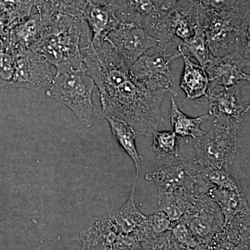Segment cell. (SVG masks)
Instances as JSON below:
<instances>
[{"mask_svg": "<svg viewBox=\"0 0 250 250\" xmlns=\"http://www.w3.org/2000/svg\"><path fill=\"white\" fill-rule=\"evenodd\" d=\"M131 66L108 43L88 49L83 57V69L98 88L100 116L125 122L137 136L152 137L164 122L161 108L167 93L140 88L130 76Z\"/></svg>", "mask_w": 250, "mask_h": 250, "instance_id": "1", "label": "cell"}, {"mask_svg": "<svg viewBox=\"0 0 250 250\" xmlns=\"http://www.w3.org/2000/svg\"><path fill=\"white\" fill-rule=\"evenodd\" d=\"M92 34L82 18L53 13L43 34L31 47L57 69V73L83 68L82 49Z\"/></svg>", "mask_w": 250, "mask_h": 250, "instance_id": "2", "label": "cell"}, {"mask_svg": "<svg viewBox=\"0 0 250 250\" xmlns=\"http://www.w3.org/2000/svg\"><path fill=\"white\" fill-rule=\"evenodd\" d=\"M96 85L83 68L57 73L47 88L46 96L63 104L75 113L85 128L93 125L95 112L92 95Z\"/></svg>", "mask_w": 250, "mask_h": 250, "instance_id": "3", "label": "cell"}, {"mask_svg": "<svg viewBox=\"0 0 250 250\" xmlns=\"http://www.w3.org/2000/svg\"><path fill=\"white\" fill-rule=\"evenodd\" d=\"M201 170V166L195 159H187L182 156L158 166L147 172L145 179L154 182L158 195L176 191L206 195L214 187L202 178Z\"/></svg>", "mask_w": 250, "mask_h": 250, "instance_id": "4", "label": "cell"}, {"mask_svg": "<svg viewBox=\"0 0 250 250\" xmlns=\"http://www.w3.org/2000/svg\"><path fill=\"white\" fill-rule=\"evenodd\" d=\"M240 125L213 121L209 131L193 139L197 164L203 168L231 167L238 152Z\"/></svg>", "mask_w": 250, "mask_h": 250, "instance_id": "5", "label": "cell"}, {"mask_svg": "<svg viewBox=\"0 0 250 250\" xmlns=\"http://www.w3.org/2000/svg\"><path fill=\"white\" fill-rule=\"evenodd\" d=\"M178 57L177 54L157 42L131 65V80L142 89L171 93L177 97L178 93L172 88L170 64Z\"/></svg>", "mask_w": 250, "mask_h": 250, "instance_id": "6", "label": "cell"}, {"mask_svg": "<svg viewBox=\"0 0 250 250\" xmlns=\"http://www.w3.org/2000/svg\"><path fill=\"white\" fill-rule=\"evenodd\" d=\"M13 56L14 71L10 87L35 90L48 88L54 75L50 64L42 55L26 49Z\"/></svg>", "mask_w": 250, "mask_h": 250, "instance_id": "7", "label": "cell"}, {"mask_svg": "<svg viewBox=\"0 0 250 250\" xmlns=\"http://www.w3.org/2000/svg\"><path fill=\"white\" fill-rule=\"evenodd\" d=\"M179 221L187 225L204 247L209 245L225 225L221 210L208 194L200 197Z\"/></svg>", "mask_w": 250, "mask_h": 250, "instance_id": "8", "label": "cell"}, {"mask_svg": "<svg viewBox=\"0 0 250 250\" xmlns=\"http://www.w3.org/2000/svg\"><path fill=\"white\" fill-rule=\"evenodd\" d=\"M250 57L238 49L223 57L210 55L205 70L208 78V86L228 87L249 83L250 76L243 69L250 65Z\"/></svg>", "mask_w": 250, "mask_h": 250, "instance_id": "9", "label": "cell"}, {"mask_svg": "<svg viewBox=\"0 0 250 250\" xmlns=\"http://www.w3.org/2000/svg\"><path fill=\"white\" fill-rule=\"evenodd\" d=\"M242 85L228 88L208 87L207 96L209 101L208 115L215 121L223 123H240L250 109V102L241 93Z\"/></svg>", "mask_w": 250, "mask_h": 250, "instance_id": "10", "label": "cell"}, {"mask_svg": "<svg viewBox=\"0 0 250 250\" xmlns=\"http://www.w3.org/2000/svg\"><path fill=\"white\" fill-rule=\"evenodd\" d=\"M107 41L131 65L158 41L141 25L120 22L107 34Z\"/></svg>", "mask_w": 250, "mask_h": 250, "instance_id": "11", "label": "cell"}, {"mask_svg": "<svg viewBox=\"0 0 250 250\" xmlns=\"http://www.w3.org/2000/svg\"><path fill=\"white\" fill-rule=\"evenodd\" d=\"M53 12L45 8L24 18L10 28L6 37V52L11 55L30 49L41 38Z\"/></svg>", "mask_w": 250, "mask_h": 250, "instance_id": "12", "label": "cell"}, {"mask_svg": "<svg viewBox=\"0 0 250 250\" xmlns=\"http://www.w3.org/2000/svg\"><path fill=\"white\" fill-rule=\"evenodd\" d=\"M119 234L108 213L95 217L81 231L82 250H111Z\"/></svg>", "mask_w": 250, "mask_h": 250, "instance_id": "13", "label": "cell"}, {"mask_svg": "<svg viewBox=\"0 0 250 250\" xmlns=\"http://www.w3.org/2000/svg\"><path fill=\"white\" fill-rule=\"evenodd\" d=\"M110 5L120 22L143 28L162 12L157 0H112Z\"/></svg>", "mask_w": 250, "mask_h": 250, "instance_id": "14", "label": "cell"}, {"mask_svg": "<svg viewBox=\"0 0 250 250\" xmlns=\"http://www.w3.org/2000/svg\"><path fill=\"white\" fill-rule=\"evenodd\" d=\"M83 20L92 34L91 42L104 40L108 33L120 23L110 4H103L88 0L83 12Z\"/></svg>", "mask_w": 250, "mask_h": 250, "instance_id": "15", "label": "cell"}, {"mask_svg": "<svg viewBox=\"0 0 250 250\" xmlns=\"http://www.w3.org/2000/svg\"><path fill=\"white\" fill-rule=\"evenodd\" d=\"M208 195L218 205L225 219V224L238 215L250 213L249 204L243 190L213 187Z\"/></svg>", "mask_w": 250, "mask_h": 250, "instance_id": "16", "label": "cell"}, {"mask_svg": "<svg viewBox=\"0 0 250 250\" xmlns=\"http://www.w3.org/2000/svg\"><path fill=\"white\" fill-rule=\"evenodd\" d=\"M139 174H136L132 190L125 205L118 210L108 213L120 234L132 235L147 218L137 208L134 201L135 190Z\"/></svg>", "mask_w": 250, "mask_h": 250, "instance_id": "17", "label": "cell"}, {"mask_svg": "<svg viewBox=\"0 0 250 250\" xmlns=\"http://www.w3.org/2000/svg\"><path fill=\"white\" fill-rule=\"evenodd\" d=\"M183 58L184 67L180 80V88L187 95L186 101L207 96L208 78L205 68L192 62L188 57L184 56Z\"/></svg>", "mask_w": 250, "mask_h": 250, "instance_id": "18", "label": "cell"}, {"mask_svg": "<svg viewBox=\"0 0 250 250\" xmlns=\"http://www.w3.org/2000/svg\"><path fill=\"white\" fill-rule=\"evenodd\" d=\"M202 195H205L186 191H176L158 195L159 210L164 212L172 223H177Z\"/></svg>", "mask_w": 250, "mask_h": 250, "instance_id": "19", "label": "cell"}, {"mask_svg": "<svg viewBox=\"0 0 250 250\" xmlns=\"http://www.w3.org/2000/svg\"><path fill=\"white\" fill-rule=\"evenodd\" d=\"M111 127L113 138L122 148L134 161L136 169V174H139L141 169V164L143 161V156L140 155L136 148V134L134 130L125 122L114 118H105Z\"/></svg>", "mask_w": 250, "mask_h": 250, "instance_id": "20", "label": "cell"}, {"mask_svg": "<svg viewBox=\"0 0 250 250\" xmlns=\"http://www.w3.org/2000/svg\"><path fill=\"white\" fill-rule=\"evenodd\" d=\"M209 117L208 113L196 118L188 116L179 109L174 99L171 100V125L174 132L179 136L191 137L193 139L201 137L206 132L202 130L200 126Z\"/></svg>", "mask_w": 250, "mask_h": 250, "instance_id": "21", "label": "cell"}, {"mask_svg": "<svg viewBox=\"0 0 250 250\" xmlns=\"http://www.w3.org/2000/svg\"><path fill=\"white\" fill-rule=\"evenodd\" d=\"M178 50L181 57H192L204 68L210 58L209 49L205 31L197 22L191 37L182 41L179 44Z\"/></svg>", "mask_w": 250, "mask_h": 250, "instance_id": "22", "label": "cell"}, {"mask_svg": "<svg viewBox=\"0 0 250 250\" xmlns=\"http://www.w3.org/2000/svg\"><path fill=\"white\" fill-rule=\"evenodd\" d=\"M189 4L195 10L198 18L250 9V0H189Z\"/></svg>", "mask_w": 250, "mask_h": 250, "instance_id": "23", "label": "cell"}, {"mask_svg": "<svg viewBox=\"0 0 250 250\" xmlns=\"http://www.w3.org/2000/svg\"><path fill=\"white\" fill-rule=\"evenodd\" d=\"M201 176L207 183L219 188L243 190L239 177L230 166L213 168L202 167Z\"/></svg>", "mask_w": 250, "mask_h": 250, "instance_id": "24", "label": "cell"}, {"mask_svg": "<svg viewBox=\"0 0 250 250\" xmlns=\"http://www.w3.org/2000/svg\"><path fill=\"white\" fill-rule=\"evenodd\" d=\"M44 0H0V11L6 15L11 22V27L31 14L34 8L40 9Z\"/></svg>", "mask_w": 250, "mask_h": 250, "instance_id": "25", "label": "cell"}, {"mask_svg": "<svg viewBox=\"0 0 250 250\" xmlns=\"http://www.w3.org/2000/svg\"><path fill=\"white\" fill-rule=\"evenodd\" d=\"M152 151L156 159L161 160L167 156L180 157L179 146L180 139L173 131H156L152 134Z\"/></svg>", "mask_w": 250, "mask_h": 250, "instance_id": "26", "label": "cell"}, {"mask_svg": "<svg viewBox=\"0 0 250 250\" xmlns=\"http://www.w3.org/2000/svg\"><path fill=\"white\" fill-rule=\"evenodd\" d=\"M88 1V0H44L43 6L41 8L57 14L83 18V10Z\"/></svg>", "mask_w": 250, "mask_h": 250, "instance_id": "27", "label": "cell"}, {"mask_svg": "<svg viewBox=\"0 0 250 250\" xmlns=\"http://www.w3.org/2000/svg\"><path fill=\"white\" fill-rule=\"evenodd\" d=\"M172 236L179 246L189 250H202L205 247L200 245L185 224L178 221L172 223Z\"/></svg>", "mask_w": 250, "mask_h": 250, "instance_id": "28", "label": "cell"}, {"mask_svg": "<svg viewBox=\"0 0 250 250\" xmlns=\"http://www.w3.org/2000/svg\"><path fill=\"white\" fill-rule=\"evenodd\" d=\"M11 26L9 18L0 11V36H1L5 41L7 37Z\"/></svg>", "mask_w": 250, "mask_h": 250, "instance_id": "29", "label": "cell"}, {"mask_svg": "<svg viewBox=\"0 0 250 250\" xmlns=\"http://www.w3.org/2000/svg\"><path fill=\"white\" fill-rule=\"evenodd\" d=\"M179 1V0H164L159 8L161 11L166 12L175 7L178 4Z\"/></svg>", "mask_w": 250, "mask_h": 250, "instance_id": "30", "label": "cell"}, {"mask_svg": "<svg viewBox=\"0 0 250 250\" xmlns=\"http://www.w3.org/2000/svg\"><path fill=\"white\" fill-rule=\"evenodd\" d=\"M232 250H250V236L244 237L239 243H237Z\"/></svg>", "mask_w": 250, "mask_h": 250, "instance_id": "31", "label": "cell"}, {"mask_svg": "<svg viewBox=\"0 0 250 250\" xmlns=\"http://www.w3.org/2000/svg\"><path fill=\"white\" fill-rule=\"evenodd\" d=\"M5 52H6V41L1 36H0V55Z\"/></svg>", "mask_w": 250, "mask_h": 250, "instance_id": "32", "label": "cell"}, {"mask_svg": "<svg viewBox=\"0 0 250 250\" xmlns=\"http://www.w3.org/2000/svg\"><path fill=\"white\" fill-rule=\"evenodd\" d=\"M92 1H96L103 4H111L112 0H92Z\"/></svg>", "mask_w": 250, "mask_h": 250, "instance_id": "33", "label": "cell"}, {"mask_svg": "<svg viewBox=\"0 0 250 250\" xmlns=\"http://www.w3.org/2000/svg\"><path fill=\"white\" fill-rule=\"evenodd\" d=\"M4 88V86H3L2 82H1V75H0V88Z\"/></svg>", "mask_w": 250, "mask_h": 250, "instance_id": "34", "label": "cell"}]
</instances>
